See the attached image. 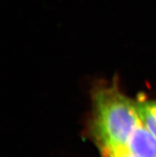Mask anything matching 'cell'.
<instances>
[{"label": "cell", "mask_w": 156, "mask_h": 157, "mask_svg": "<svg viewBox=\"0 0 156 157\" xmlns=\"http://www.w3.org/2000/svg\"><path fill=\"white\" fill-rule=\"evenodd\" d=\"M127 147L139 157H156V139L146 126L139 121L131 133Z\"/></svg>", "instance_id": "2"}, {"label": "cell", "mask_w": 156, "mask_h": 157, "mask_svg": "<svg viewBox=\"0 0 156 157\" xmlns=\"http://www.w3.org/2000/svg\"><path fill=\"white\" fill-rule=\"evenodd\" d=\"M100 150L102 157H139L132 153L127 147L104 148Z\"/></svg>", "instance_id": "4"}, {"label": "cell", "mask_w": 156, "mask_h": 157, "mask_svg": "<svg viewBox=\"0 0 156 157\" xmlns=\"http://www.w3.org/2000/svg\"><path fill=\"white\" fill-rule=\"evenodd\" d=\"M139 121L135 101L116 85L101 86L93 91L89 132L99 149L127 147Z\"/></svg>", "instance_id": "1"}, {"label": "cell", "mask_w": 156, "mask_h": 157, "mask_svg": "<svg viewBox=\"0 0 156 157\" xmlns=\"http://www.w3.org/2000/svg\"><path fill=\"white\" fill-rule=\"evenodd\" d=\"M135 107L142 123L156 139V101L139 99Z\"/></svg>", "instance_id": "3"}]
</instances>
